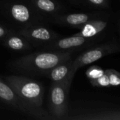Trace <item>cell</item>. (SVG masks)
<instances>
[{"mask_svg":"<svg viewBox=\"0 0 120 120\" xmlns=\"http://www.w3.org/2000/svg\"><path fill=\"white\" fill-rule=\"evenodd\" d=\"M32 6L38 13L53 15L61 9L60 5L55 0H32Z\"/></svg>","mask_w":120,"mask_h":120,"instance_id":"obj_14","label":"cell"},{"mask_svg":"<svg viewBox=\"0 0 120 120\" xmlns=\"http://www.w3.org/2000/svg\"><path fill=\"white\" fill-rule=\"evenodd\" d=\"M18 32L34 46L41 47L60 37L53 30L39 24L24 27Z\"/></svg>","mask_w":120,"mask_h":120,"instance_id":"obj_7","label":"cell"},{"mask_svg":"<svg viewBox=\"0 0 120 120\" xmlns=\"http://www.w3.org/2000/svg\"><path fill=\"white\" fill-rule=\"evenodd\" d=\"M81 1L86 2L89 4L96 7L105 8L108 7L109 5L108 0H81Z\"/></svg>","mask_w":120,"mask_h":120,"instance_id":"obj_18","label":"cell"},{"mask_svg":"<svg viewBox=\"0 0 120 120\" xmlns=\"http://www.w3.org/2000/svg\"><path fill=\"white\" fill-rule=\"evenodd\" d=\"M8 13L13 20L18 23L26 25V27L39 24L43 19L33 7L30 8L20 3L12 4L8 8Z\"/></svg>","mask_w":120,"mask_h":120,"instance_id":"obj_9","label":"cell"},{"mask_svg":"<svg viewBox=\"0 0 120 120\" xmlns=\"http://www.w3.org/2000/svg\"><path fill=\"white\" fill-rule=\"evenodd\" d=\"M0 101L13 109L20 111L31 118L41 120H53L50 114L41 107L35 108L25 103L12 89V88L0 77Z\"/></svg>","mask_w":120,"mask_h":120,"instance_id":"obj_4","label":"cell"},{"mask_svg":"<svg viewBox=\"0 0 120 120\" xmlns=\"http://www.w3.org/2000/svg\"><path fill=\"white\" fill-rule=\"evenodd\" d=\"M120 51L119 44L115 41L106 42L89 49L78 56L72 61V67L77 70L79 68L85 66L101 59L105 56L115 53Z\"/></svg>","mask_w":120,"mask_h":120,"instance_id":"obj_6","label":"cell"},{"mask_svg":"<svg viewBox=\"0 0 120 120\" xmlns=\"http://www.w3.org/2000/svg\"><path fill=\"white\" fill-rule=\"evenodd\" d=\"M108 25V22L107 20L101 19V18H95L89 20V22H86L80 27H79L78 29H79V32L75 34L74 35L87 38L95 37L101 32H103Z\"/></svg>","mask_w":120,"mask_h":120,"instance_id":"obj_12","label":"cell"},{"mask_svg":"<svg viewBox=\"0 0 120 120\" xmlns=\"http://www.w3.org/2000/svg\"><path fill=\"white\" fill-rule=\"evenodd\" d=\"M74 76L61 82H52L49 91V112L53 120H66L69 107L68 96Z\"/></svg>","mask_w":120,"mask_h":120,"instance_id":"obj_3","label":"cell"},{"mask_svg":"<svg viewBox=\"0 0 120 120\" xmlns=\"http://www.w3.org/2000/svg\"><path fill=\"white\" fill-rule=\"evenodd\" d=\"M66 120H120V112L101 103H89L78 108H68Z\"/></svg>","mask_w":120,"mask_h":120,"instance_id":"obj_5","label":"cell"},{"mask_svg":"<svg viewBox=\"0 0 120 120\" xmlns=\"http://www.w3.org/2000/svg\"><path fill=\"white\" fill-rule=\"evenodd\" d=\"M4 44L9 49L13 51H25L31 49L32 45L29 41L18 32L11 30L3 39Z\"/></svg>","mask_w":120,"mask_h":120,"instance_id":"obj_13","label":"cell"},{"mask_svg":"<svg viewBox=\"0 0 120 120\" xmlns=\"http://www.w3.org/2000/svg\"><path fill=\"white\" fill-rule=\"evenodd\" d=\"M90 83L93 86H96V87H110V86L108 77L105 73L101 77H100L99 78L90 80Z\"/></svg>","mask_w":120,"mask_h":120,"instance_id":"obj_17","label":"cell"},{"mask_svg":"<svg viewBox=\"0 0 120 120\" xmlns=\"http://www.w3.org/2000/svg\"><path fill=\"white\" fill-rule=\"evenodd\" d=\"M85 74L89 80H93L105 74V70L98 65H93L88 68Z\"/></svg>","mask_w":120,"mask_h":120,"instance_id":"obj_15","label":"cell"},{"mask_svg":"<svg viewBox=\"0 0 120 120\" xmlns=\"http://www.w3.org/2000/svg\"><path fill=\"white\" fill-rule=\"evenodd\" d=\"M11 30L5 26L0 25V39H4Z\"/></svg>","mask_w":120,"mask_h":120,"instance_id":"obj_19","label":"cell"},{"mask_svg":"<svg viewBox=\"0 0 120 120\" xmlns=\"http://www.w3.org/2000/svg\"><path fill=\"white\" fill-rule=\"evenodd\" d=\"M105 73L107 75L110 86H118L120 84V74L114 69H106Z\"/></svg>","mask_w":120,"mask_h":120,"instance_id":"obj_16","label":"cell"},{"mask_svg":"<svg viewBox=\"0 0 120 120\" xmlns=\"http://www.w3.org/2000/svg\"><path fill=\"white\" fill-rule=\"evenodd\" d=\"M77 50L42 51L18 58L9 63L13 71L24 75L46 76L57 65L69 60Z\"/></svg>","mask_w":120,"mask_h":120,"instance_id":"obj_1","label":"cell"},{"mask_svg":"<svg viewBox=\"0 0 120 120\" xmlns=\"http://www.w3.org/2000/svg\"><path fill=\"white\" fill-rule=\"evenodd\" d=\"M72 61L73 60L71 58L57 65L49 70L46 76L49 77L52 82L58 83L66 80L70 76L75 75L77 70L72 67Z\"/></svg>","mask_w":120,"mask_h":120,"instance_id":"obj_11","label":"cell"},{"mask_svg":"<svg viewBox=\"0 0 120 120\" xmlns=\"http://www.w3.org/2000/svg\"><path fill=\"white\" fill-rule=\"evenodd\" d=\"M96 39L94 37L87 38L81 36L72 35L68 37H60L55 39L52 42L41 46L43 51H67V50H78L82 47H87L89 45L94 43Z\"/></svg>","mask_w":120,"mask_h":120,"instance_id":"obj_8","label":"cell"},{"mask_svg":"<svg viewBox=\"0 0 120 120\" xmlns=\"http://www.w3.org/2000/svg\"><path fill=\"white\" fill-rule=\"evenodd\" d=\"M5 82L27 105L35 108L41 107L44 88L41 82L19 75L5 77Z\"/></svg>","mask_w":120,"mask_h":120,"instance_id":"obj_2","label":"cell"},{"mask_svg":"<svg viewBox=\"0 0 120 120\" xmlns=\"http://www.w3.org/2000/svg\"><path fill=\"white\" fill-rule=\"evenodd\" d=\"M103 13H69L64 15L56 14L52 17V22L55 24L71 26L76 28L80 27L95 18H101Z\"/></svg>","mask_w":120,"mask_h":120,"instance_id":"obj_10","label":"cell"}]
</instances>
